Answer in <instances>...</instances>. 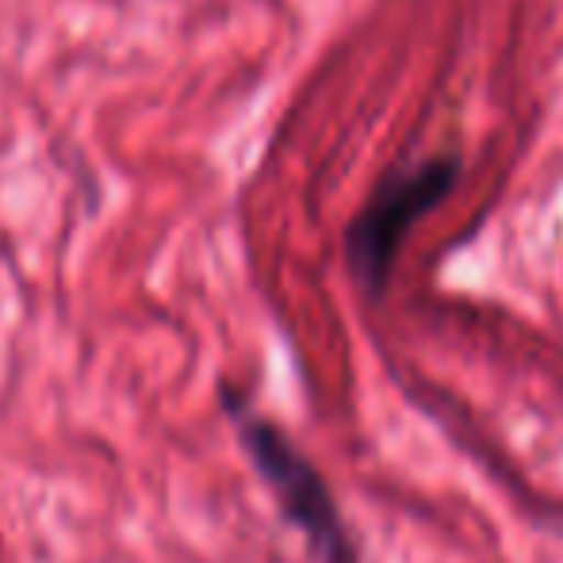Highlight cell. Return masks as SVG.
Returning <instances> with one entry per match:
<instances>
[{
	"mask_svg": "<svg viewBox=\"0 0 563 563\" xmlns=\"http://www.w3.org/2000/svg\"><path fill=\"white\" fill-rule=\"evenodd\" d=\"M223 410L234 422V433L242 441L250 464L257 467L265 487L280 503V514L288 518V526H296L307 537L319 563H361L353 533H349L345 518L338 510L334 490L327 487L319 467L299 452L296 441L276 422H268L265 415H257L230 387H223Z\"/></svg>",
	"mask_w": 563,
	"mask_h": 563,
	"instance_id": "obj_1",
	"label": "cell"
},
{
	"mask_svg": "<svg viewBox=\"0 0 563 563\" xmlns=\"http://www.w3.org/2000/svg\"><path fill=\"white\" fill-rule=\"evenodd\" d=\"M460 173H464L460 154H438L418 165H399L379 180L372 200L345 230L349 273L368 299L384 296L407 234L415 230L418 219L449 200Z\"/></svg>",
	"mask_w": 563,
	"mask_h": 563,
	"instance_id": "obj_2",
	"label": "cell"
}]
</instances>
